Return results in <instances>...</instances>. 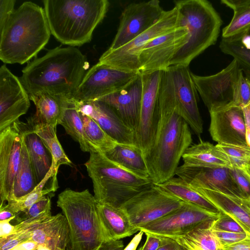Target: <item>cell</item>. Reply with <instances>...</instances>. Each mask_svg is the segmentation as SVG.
Here are the masks:
<instances>
[{"mask_svg": "<svg viewBox=\"0 0 250 250\" xmlns=\"http://www.w3.org/2000/svg\"><path fill=\"white\" fill-rule=\"evenodd\" d=\"M138 250H141V248Z\"/></svg>", "mask_w": 250, "mask_h": 250, "instance_id": "obj_61", "label": "cell"}, {"mask_svg": "<svg viewBox=\"0 0 250 250\" xmlns=\"http://www.w3.org/2000/svg\"><path fill=\"white\" fill-rule=\"evenodd\" d=\"M0 33V59L21 64L35 57L51 34L44 9L31 1L14 10Z\"/></svg>", "mask_w": 250, "mask_h": 250, "instance_id": "obj_3", "label": "cell"}, {"mask_svg": "<svg viewBox=\"0 0 250 250\" xmlns=\"http://www.w3.org/2000/svg\"><path fill=\"white\" fill-rule=\"evenodd\" d=\"M38 246L37 243L32 241H28L18 245L12 250H35Z\"/></svg>", "mask_w": 250, "mask_h": 250, "instance_id": "obj_56", "label": "cell"}, {"mask_svg": "<svg viewBox=\"0 0 250 250\" xmlns=\"http://www.w3.org/2000/svg\"><path fill=\"white\" fill-rule=\"evenodd\" d=\"M209 132L218 144L248 146L242 107L231 104L209 111Z\"/></svg>", "mask_w": 250, "mask_h": 250, "instance_id": "obj_19", "label": "cell"}, {"mask_svg": "<svg viewBox=\"0 0 250 250\" xmlns=\"http://www.w3.org/2000/svg\"><path fill=\"white\" fill-rule=\"evenodd\" d=\"M24 141L38 185L51 168L52 157L41 139L30 126L25 134Z\"/></svg>", "mask_w": 250, "mask_h": 250, "instance_id": "obj_28", "label": "cell"}, {"mask_svg": "<svg viewBox=\"0 0 250 250\" xmlns=\"http://www.w3.org/2000/svg\"><path fill=\"white\" fill-rule=\"evenodd\" d=\"M144 232L141 230L136 234L128 244L123 250H136Z\"/></svg>", "mask_w": 250, "mask_h": 250, "instance_id": "obj_54", "label": "cell"}, {"mask_svg": "<svg viewBox=\"0 0 250 250\" xmlns=\"http://www.w3.org/2000/svg\"><path fill=\"white\" fill-rule=\"evenodd\" d=\"M28 241H30V236L27 230H17L10 235L0 238V250H12Z\"/></svg>", "mask_w": 250, "mask_h": 250, "instance_id": "obj_43", "label": "cell"}, {"mask_svg": "<svg viewBox=\"0 0 250 250\" xmlns=\"http://www.w3.org/2000/svg\"><path fill=\"white\" fill-rule=\"evenodd\" d=\"M17 214H16L8 209L3 205L0 207V221L6 220L10 219H15Z\"/></svg>", "mask_w": 250, "mask_h": 250, "instance_id": "obj_55", "label": "cell"}, {"mask_svg": "<svg viewBox=\"0 0 250 250\" xmlns=\"http://www.w3.org/2000/svg\"><path fill=\"white\" fill-rule=\"evenodd\" d=\"M104 154L128 171L141 178L150 179L144 152L137 145L118 143L113 149Z\"/></svg>", "mask_w": 250, "mask_h": 250, "instance_id": "obj_27", "label": "cell"}, {"mask_svg": "<svg viewBox=\"0 0 250 250\" xmlns=\"http://www.w3.org/2000/svg\"><path fill=\"white\" fill-rule=\"evenodd\" d=\"M186 203L169 194L158 185L152 183L120 208L126 213L131 224L139 229L180 208Z\"/></svg>", "mask_w": 250, "mask_h": 250, "instance_id": "obj_10", "label": "cell"}, {"mask_svg": "<svg viewBox=\"0 0 250 250\" xmlns=\"http://www.w3.org/2000/svg\"><path fill=\"white\" fill-rule=\"evenodd\" d=\"M217 148L228 157L233 168L243 169L250 161V147L217 144Z\"/></svg>", "mask_w": 250, "mask_h": 250, "instance_id": "obj_39", "label": "cell"}, {"mask_svg": "<svg viewBox=\"0 0 250 250\" xmlns=\"http://www.w3.org/2000/svg\"><path fill=\"white\" fill-rule=\"evenodd\" d=\"M233 11L234 14L230 22L222 30V38L247 36L250 33V6Z\"/></svg>", "mask_w": 250, "mask_h": 250, "instance_id": "obj_38", "label": "cell"}, {"mask_svg": "<svg viewBox=\"0 0 250 250\" xmlns=\"http://www.w3.org/2000/svg\"><path fill=\"white\" fill-rule=\"evenodd\" d=\"M124 244L121 240H110L105 242L99 250H123Z\"/></svg>", "mask_w": 250, "mask_h": 250, "instance_id": "obj_51", "label": "cell"}, {"mask_svg": "<svg viewBox=\"0 0 250 250\" xmlns=\"http://www.w3.org/2000/svg\"><path fill=\"white\" fill-rule=\"evenodd\" d=\"M60 125L66 133L77 142L83 151H97L91 145L85 135L81 112L78 110L73 98L68 100V104Z\"/></svg>", "mask_w": 250, "mask_h": 250, "instance_id": "obj_34", "label": "cell"}, {"mask_svg": "<svg viewBox=\"0 0 250 250\" xmlns=\"http://www.w3.org/2000/svg\"><path fill=\"white\" fill-rule=\"evenodd\" d=\"M19 230H27L30 234V241L51 250H66L69 242L68 222L62 213L52 215L40 223L15 231Z\"/></svg>", "mask_w": 250, "mask_h": 250, "instance_id": "obj_23", "label": "cell"}, {"mask_svg": "<svg viewBox=\"0 0 250 250\" xmlns=\"http://www.w3.org/2000/svg\"><path fill=\"white\" fill-rule=\"evenodd\" d=\"M223 250H250V237L235 244L223 247Z\"/></svg>", "mask_w": 250, "mask_h": 250, "instance_id": "obj_50", "label": "cell"}, {"mask_svg": "<svg viewBox=\"0 0 250 250\" xmlns=\"http://www.w3.org/2000/svg\"><path fill=\"white\" fill-rule=\"evenodd\" d=\"M64 250L60 249V250Z\"/></svg>", "mask_w": 250, "mask_h": 250, "instance_id": "obj_62", "label": "cell"}, {"mask_svg": "<svg viewBox=\"0 0 250 250\" xmlns=\"http://www.w3.org/2000/svg\"><path fill=\"white\" fill-rule=\"evenodd\" d=\"M27 124L50 151L53 160L52 167L55 170L58 171L62 165H72V162L65 153L57 137L56 127L41 123L28 122Z\"/></svg>", "mask_w": 250, "mask_h": 250, "instance_id": "obj_33", "label": "cell"}, {"mask_svg": "<svg viewBox=\"0 0 250 250\" xmlns=\"http://www.w3.org/2000/svg\"><path fill=\"white\" fill-rule=\"evenodd\" d=\"M221 213L208 211L186 202L180 208L139 229L145 233L171 238L183 236L194 229L217 219Z\"/></svg>", "mask_w": 250, "mask_h": 250, "instance_id": "obj_13", "label": "cell"}, {"mask_svg": "<svg viewBox=\"0 0 250 250\" xmlns=\"http://www.w3.org/2000/svg\"><path fill=\"white\" fill-rule=\"evenodd\" d=\"M51 198L50 195H48L33 204L24 212L25 218L22 220H28L39 223L51 217Z\"/></svg>", "mask_w": 250, "mask_h": 250, "instance_id": "obj_40", "label": "cell"}, {"mask_svg": "<svg viewBox=\"0 0 250 250\" xmlns=\"http://www.w3.org/2000/svg\"><path fill=\"white\" fill-rule=\"evenodd\" d=\"M57 205L69 227L66 250H99L104 243L112 240L102 220L98 203L88 189L66 188L59 194Z\"/></svg>", "mask_w": 250, "mask_h": 250, "instance_id": "obj_5", "label": "cell"}, {"mask_svg": "<svg viewBox=\"0 0 250 250\" xmlns=\"http://www.w3.org/2000/svg\"><path fill=\"white\" fill-rule=\"evenodd\" d=\"M154 137L145 154L152 183L162 184L175 175L180 159L192 142L190 127L175 108L158 104Z\"/></svg>", "mask_w": 250, "mask_h": 250, "instance_id": "obj_2", "label": "cell"}, {"mask_svg": "<svg viewBox=\"0 0 250 250\" xmlns=\"http://www.w3.org/2000/svg\"><path fill=\"white\" fill-rule=\"evenodd\" d=\"M241 71L237 61L233 59L215 74L203 76L191 73L196 90L208 111L234 104Z\"/></svg>", "mask_w": 250, "mask_h": 250, "instance_id": "obj_14", "label": "cell"}, {"mask_svg": "<svg viewBox=\"0 0 250 250\" xmlns=\"http://www.w3.org/2000/svg\"><path fill=\"white\" fill-rule=\"evenodd\" d=\"M221 2L233 10L238 8L250 6V0H222Z\"/></svg>", "mask_w": 250, "mask_h": 250, "instance_id": "obj_52", "label": "cell"}, {"mask_svg": "<svg viewBox=\"0 0 250 250\" xmlns=\"http://www.w3.org/2000/svg\"><path fill=\"white\" fill-rule=\"evenodd\" d=\"M162 71L142 74V93L138 126L135 132L136 144L144 155L151 145L158 112V89Z\"/></svg>", "mask_w": 250, "mask_h": 250, "instance_id": "obj_17", "label": "cell"}, {"mask_svg": "<svg viewBox=\"0 0 250 250\" xmlns=\"http://www.w3.org/2000/svg\"><path fill=\"white\" fill-rule=\"evenodd\" d=\"M15 0H0V29H2L15 9Z\"/></svg>", "mask_w": 250, "mask_h": 250, "instance_id": "obj_46", "label": "cell"}, {"mask_svg": "<svg viewBox=\"0 0 250 250\" xmlns=\"http://www.w3.org/2000/svg\"><path fill=\"white\" fill-rule=\"evenodd\" d=\"M213 230L222 247L232 245L250 237V235L246 233Z\"/></svg>", "mask_w": 250, "mask_h": 250, "instance_id": "obj_45", "label": "cell"}, {"mask_svg": "<svg viewBox=\"0 0 250 250\" xmlns=\"http://www.w3.org/2000/svg\"><path fill=\"white\" fill-rule=\"evenodd\" d=\"M29 95L20 79L6 67L0 68V131L19 120L28 111Z\"/></svg>", "mask_w": 250, "mask_h": 250, "instance_id": "obj_18", "label": "cell"}, {"mask_svg": "<svg viewBox=\"0 0 250 250\" xmlns=\"http://www.w3.org/2000/svg\"><path fill=\"white\" fill-rule=\"evenodd\" d=\"M248 165L250 166V161L249 162L248 164Z\"/></svg>", "mask_w": 250, "mask_h": 250, "instance_id": "obj_60", "label": "cell"}, {"mask_svg": "<svg viewBox=\"0 0 250 250\" xmlns=\"http://www.w3.org/2000/svg\"><path fill=\"white\" fill-rule=\"evenodd\" d=\"M188 39V30L183 26L152 40L140 53L139 73L142 75L167 68L172 58Z\"/></svg>", "mask_w": 250, "mask_h": 250, "instance_id": "obj_16", "label": "cell"}, {"mask_svg": "<svg viewBox=\"0 0 250 250\" xmlns=\"http://www.w3.org/2000/svg\"><path fill=\"white\" fill-rule=\"evenodd\" d=\"M86 137L97 151L106 153L118 143L109 136L99 124L90 117L81 113Z\"/></svg>", "mask_w": 250, "mask_h": 250, "instance_id": "obj_36", "label": "cell"}, {"mask_svg": "<svg viewBox=\"0 0 250 250\" xmlns=\"http://www.w3.org/2000/svg\"><path fill=\"white\" fill-rule=\"evenodd\" d=\"M13 219L0 221V238L11 235L14 232L15 225L10 224Z\"/></svg>", "mask_w": 250, "mask_h": 250, "instance_id": "obj_49", "label": "cell"}, {"mask_svg": "<svg viewBox=\"0 0 250 250\" xmlns=\"http://www.w3.org/2000/svg\"><path fill=\"white\" fill-rule=\"evenodd\" d=\"M212 222L206 223L184 235L170 238L178 243L185 250H223L211 228Z\"/></svg>", "mask_w": 250, "mask_h": 250, "instance_id": "obj_30", "label": "cell"}, {"mask_svg": "<svg viewBox=\"0 0 250 250\" xmlns=\"http://www.w3.org/2000/svg\"><path fill=\"white\" fill-rule=\"evenodd\" d=\"M229 169L226 167L200 168L182 165L178 167L175 175L193 188L216 190L229 196L243 199Z\"/></svg>", "mask_w": 250, "mask_h": 250, "instance_id": "obj_20", "label": "cell"}, {"mask_svg": "<svg viewBox=\"0 0 250 250\" xmlns=\"http://www.w3.org/2000/svg\"><path fill=\"white\" fill-rule=\"evenodd\" d=\"M183 27L177 8L164 11L157 22L132 41L115 50L107 49L99 62L125 72L139 73V56L142 50L152 40L177 28Z\"/></svg>", "mask_w": 250, "mask_h": 250, "instance_id": "obj_9", "label": "cell"}, {"mask_svg": "<svg viewBox=\"0 0 250 250\" xmlns=\"http://www.w3.org/2000/svg\"><path fill=\"white\" fill-rule=\"evenodd\" d=\"M139 75L98 62L87 71L73 99L77 102L99 100L128 86Z\"/></svg>", "mask_w": 250, "mask_h": 250, "instance_id": "obj_12", "label": "cell"}, {"mask_svg": "<svg viewBox=\"0 0 250 250\" xmlns=\"http://www.w3.org/2000/svg\"><path fill=\"white\" fill-rule=\"evenodd\" d=\"M146 236V242L141 250H157L162 244V237L145 233Z\"/></svg>", "mask_w": 250, "mask_h": 250, "instance_id": "obj_47", "label": "cell"}, {"mask_svg": "<svg viewBox=\"0 0 250 250\" xmlns=\"http://www.w3.org/2000/svg\"><path fill=\"white\" fill-rule=\"evenodd\" d=\"M88 67L78 48L57 47L29 62L20 79L29 96L46 92L72 99Z\"/></svg>", "mask_w": 250, "mask_h": 250, "instance_id": "obj_1", "label": "cell"}, {"mask_svg": "<svg viewBox=\"0 0 250 250\" xmlns=\"http://www.w3.org/2000/svg\"><path fill=\"white\" fill-rule=\"evenodd\" d=\"M75 102L81 113L96 121L117 143L137 145L134 130L109 105L98 100Z\"/></svg>", "mask_w": 250, "mask_h": 250, "instance_id": "obj_21", "label": "cell"}, {"mask_svg": "<svg viewBox=\"0 0 250 250\" xmlns=\"http://www.w3.org/2000/svg\"><path fill=\"white\" fill-rule=\"evenodd\" d=\"M37 185L34 172L24 141L21 163L14 180L12 193L8 202L17 200L26 195L31 192Z\"/></svg>", "mask_w": 250, "mask_h": 250, "instance_id": "obj_35", "label": "cell"}, {"mask_svg": "<svg viewBox=\"0 0 250 250\" xmlns=\"http://www.w3.org/2000/svg\"><path fill=\"white\" fill-rule=\"evenodd\" d=\"M98 208L105 227L112 240H121L140 231L131 224L120 207L98 203Z\"/></svg>", "mask_w": 250, "mask_h": 250, "instance_id": "obj_29", "label": "cell"}, {"mask_svg": "<svg viewBox=\"0 0 250 250\" xmlns=\"http://www.w3.org/2000/svg\"><path fill=\"white\" fill-rule=\"evenodd\" d=\"M191 73L188 67L182 65H171L163 70L158 89V103L175 108L200 138L203 124Z\"/></svg>", "mask_w": 250, "mask_h": 250, "instance_id": "obj_8", "label": "cell"}, {"mask_svg": "<svg viewBox=\"0 0 250 250\" xmlns=\"http://www.w3.org/2000/svg\"><path fill=\"white\" fill-rule=\"evenodd\" d=\"M29 125L19 120L0 131L1 204L10 200L21 161L24 138Z\"/></svg>", "mask_w": 250, "mask_h": 250, "instance_id": "obj_11", "label": "cell"}, {"mask_svg": "<svg viewBox=\"0 0 250 250\" xmlns=\"http://www.w3.org/2000/svg\"><path fill=\"white\" fill-rule=\"evenodd\" d=\"M29 97L35 105L36 111L28 119V123H44L55 127L60 125L70 99L46 92Z\"/></svg>", "mask_w": 250, "mask_h": 250, "instance_id": "obj_24", "label": "cell"}, {"mask_svg": "<svg viewBox=\"0 0 250 250\" xmlns=\"http://www.w3.org/2000/svg\"><path fill=\"white\" fill-rule=\"evenodd\" d=\"M243 169L250 180V166L247 165L243 168Z\"/></svg>", "mask_w": 250, "mask_h": 250, "instance_id": "obj_57", "label": "cell"}, {"mask_svg": "<svg viewBox=\"0 0 250 250\" xmlns=\"http://www.w3.org/2000/svg\"><path fill=\"white\" fill-rule=\"evenodd\" d=\"M183 165L200 168H233L227 156L216 145L203 141L190 146L182 156Z\"/></svg>", "mask_w": 250, "mask_h": 250, "instance_id": "obj_25", "label": "cell"}, {"mask_svg": "<svg viewBox=\"0 0 250 250\" xmlns=\"http://www.w3.org/2000/svg\"><path fill=\"white\" fill-rule=\"evenodd\" d=\"M245 37L222 38L219 47L222 52L237 61L243 72L250 79V48L244 42Z\"/></svg>", "mask_w": 250, "mask_h": 250, "instance_id": "obj_37", "label": "cell"}, {"mask_svg": "<svg viewBox=\"0 0 250 250\" xmlns=\"http://www.w3.org/2000/svg\"><path fill=\"white\" fill-rule=\"evenodd\" d=\"M242 108L244 114L247 143L250 147V105Z\"/></svg>", "mask_w": 250, "mask_h": 250, "instance_id": "obj_53", "label": "cell"}, {"mask_svg": "<svg viewBox=\"0 0 250 250\" xmlns=\"http://www.w3.org/2000/svg\"><path fill=\"white\" fill-rule=\"evenodd\" d=\"M158 185L169 194L185 202L195 205L211 212L221 213L209 200L179 177H173Z\"/></svg>", "mask_w": 250, "mask_h": 250, "instance_id": "obj_32", "label": "cell"}, {"mask_svg": "<svg viewBox=\"0 0 250 250\" xmlns=\"http://www.w3.org/2000/svg\"><path fill=\"white\" fill-rule=\"evenodd\" d=\"M193 189L209 200L221 213L236 221L250 235V210L240 199L216 190L202 188Z\"/></svg>", "mask_w": 250, "mask_h": 250, "instance_id": "obj_26", "label": "cell"}, {"mask_svg": "<svg viewBox=\"0 0 250 250\" xmlns=\"http://www.w3.org/2000/svg\"><path fill=\"white\" fill-rule=\"evenodd\" d=\"M84 165L92 180L94 197L100 204L119 208L152 183L150 179L134 174L100 152H90Z\"/></svg>", "mask_w": 250, "mask_h": 250, "instance_id": "obj_7", "label": "cell"}, {"mask_svg": "<svg viewBox=\"0 0 250 250\" xmlns=\"http://www.w3.org/2000/svg\"><path fill=\"white\" fill-rule=\"evenodd\" d=\"M58 171L52 166L44 179L29 194L17 200L1 204L11 211L18 214L25 212L30 207L45 196L56 191L58 188L57 174Z\"/></svg>", "mask_w": 250, "mask_h": 250, "instance_id": "obj_31", "label": "cell"}, {"mask_svg": "<svg viewBox=\"0 0 250 250\" xmlns=\"http://www.w3.org/2000/svg\"><path fill=\"white\" fill-rule=\"evenodd\" d=\"M142 93L141 75L128 86L98 100L111 106L123 121L135 132L137 129Z\"/></svg>", "mask_w": 250, "mask_h": 250, "instance_id": "obj_22", "label": "cell"}, {"mask_svg": "<svg viewBox=\"0 0 250 250\" xmlns=\"http://www.w3.org/2000/svg\"></svg>", "mask_w": 250, "mask_h": 250, "instance_id": "obj_63", "label": "cell"}, {"mask_svg": "<svg viewBox=\"0 0 250 250\" xmlns=\"http://www.w3.org/2000/svg\"><path fill=\"white\" fill-rule=\"evenodd\" d=\"M44 10L51 33L70 46L89 42L104 20L109 5L107 0H44Z\"/></svg>", "mask_w": 250, "mask_h": 250, "instance_id": "obj_4", "label": "cell"}, {"mask_svg": "<svg viewBox=\"0 0 250 250\" xmlns=\"http://www.w3.org/2000/svg\"><path fill=\"white\" fill-rule=\"evenodd\" d=\"M234 104L242 108L250 105V79L244 76L242 70L238 79Z\"/></svg>", "mask_w": 250, "mask_h": 250, "instance_id": "obj_42", "label": "cell"}, {"mask_svg": "<svg viewBox=\"0 0 250 250\" xmlns=\"http://www.w3.org/2000/svg\"><path fill=\"white\" fill-rule=\"evenodd\" d=\"M242 203L250 210V199H240Z\"/></svg>", "mask_w": 250, "mask_h": 250, "instance_id": "obj_58", "label": "cell"}, {"mask_svg": "<svg viewBox=\"0 0 250 250\" xmlns=\"http://www.w3.org/2000/svg\"><path fill=\"white\" fill-rule=\"evenodd\" d=\"M229 173L240 191L242 199H250V180L243 169L229 168Z\"/></svg>", "mask_w": 250, "mask_h": 250, "instance_id": "obj_44", "label": "cell"}, {"mask_svg": "<svg viewBox=\"0 0 250 250\" xmlns=\"http://www.w3.org/2000/svg\"><path fill=\"white\" fill-rule=\"evenodd\" d=\"M36 250H51L50 248L43 246V245H38L37 249Z\"/></svg>", "mask_w": 250, "mask_h": 250, "instance_id": "obj_59", "label": "cell"}, {"mask_svg": "<svg viewBox=\"0 0 250 250\" xmlns=\"http://www.w3.org/2000/svg\"><path fill=\"white\" fill-rule=\"evenodd\" d=\"M182 26L188 30V39L170 62V65L188 67L191 62L215 44L223 21L212 4L207 0L174 1Z\"/></svg>", "mask_w": 250, "mask_h": 250, "instance_id": "obj_6", "label": "cell"}, {"mask_svg": "<svg viewBox=\"0 0 250 250\" xmlns=\"http://www.w3.org/2000/svg\"><path fill=\"white\" fill-rule=\"evenodd\" d=\"M211 226L214 230L247 233L236 221L222 213L217 219L211 222Z\"/></svg>", "mask_w": 250, "mask_h": 250, "instance_id": "obj_41", "label": "cell"}, {"mask_svg": "<svg viewBox=\"0 0 250 250\" xmlns=\"http://www.w3.org/2000/svg\"><path fill=\"white\" fill-rule=\"evenodd\" d=\"M164 11L158 0L128 4L121 15L117 33L108 49H117L132 41L155 24Z\"/></svg>", "mask_w": 250, "mask_h": 250, "instance_id": "obj_15", "label": "cell"}, {"mask_svg": "<svg viewBox=\"0 0 250 250\" xmlns=\"http://www.w3.org/2000/svg\"><path fill=\"white\" fill-rule=\"evenodd\" d=\"M162 241L157 250H185L176 241L168 237H161Z\"/></svg>", "mask_w": 250, "mask_h": 250, "instance_id": "obj_48", "label": "cell"}]
</instances>
